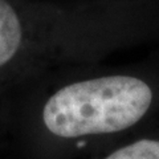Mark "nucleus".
I'll return each instance as SVG.
<instances>
[{
  "label": "nucleus",
  "mask_w": 159,
  "mask_h": 159,
  "mask_svg": "<svg viewBox=\"0 0 159 159\" xmlns=\"http://www.w3.org/2000/svg\"><path fill=\"white\" fill-rule=\"evenodd\" d=\"M159 121V58L58 68L0 103L16 159H85Z\"/></svg>",
  "instance_id": "1"
},
{
  "label": "nucleus",
  "mask_w": 159,
  "mask_h": 159,
  "mask_svg": "<svg viewBox=\"0 0 159 159\" xmlns=\"http://www.w3.org/2000/svg\"><path fill=\"white\" fill-rule=\"evenodd\" d=\"M119 6L56 7L0 0V103L25 84L58 68L101 62L141 27Z\"/></svg>",
  "instance_id": "2"
},
{
  "label": "nucleus",
  "mask_w": 159,
  "mask_h": 159,
  "mask_svg": "<svg viewBox=\"0 0 159 159\" xmlns=\"http://www.w3.org/2000/svg\"><path fill=\"white\" fill-rule=\"evenodd\" d=\"M85 159H159V121Z\"/></svg>",
  "instance_id": "3"
}]
</instances>
